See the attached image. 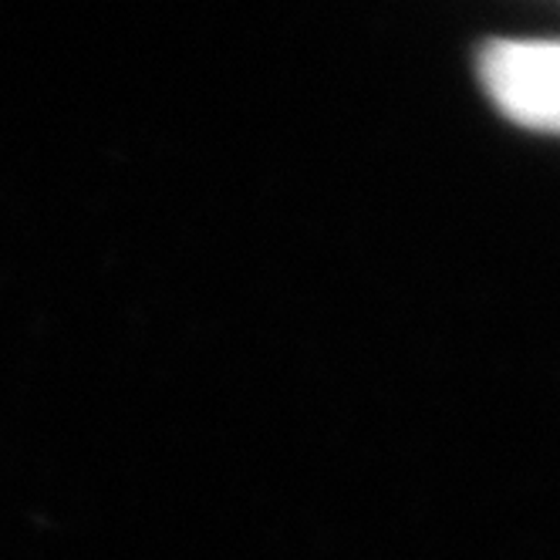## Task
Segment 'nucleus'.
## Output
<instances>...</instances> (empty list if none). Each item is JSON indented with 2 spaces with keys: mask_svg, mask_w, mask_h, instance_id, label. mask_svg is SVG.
Listing matches in <instances>:
<instances>
[{
  "mask_svg": "<svg viewBox=\"0 0 560 560\" xmlns=\"http://www.w3.org/2000/svg\"><path fill=\"white\" fill-rule=\"evenodd\" d=\"M479 85L513 126L560 136V42L513 37L479 55Z\"/></svg>",
  "mask_w": 560,
  "mask_h": 560,
  "instance_id": "f257e3e1",
  "label": "nucleus"
}]
</instances>
